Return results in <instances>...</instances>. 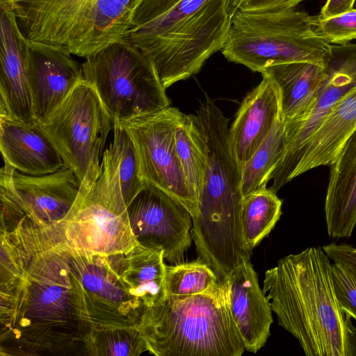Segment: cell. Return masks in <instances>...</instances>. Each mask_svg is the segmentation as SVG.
Here are the masks:
<instances>
[{"label":"cell","mask_w":356,"mask_h":356,"mask_svg":"<svg viewBox=\"0 0 356 356\" xmlns=\"http://www.w3.org/2000/svg\"><path fill=\"white\" fill-rule=\"evenodd\" d=\"M0 236L20 272L0 292L1 356L84 355L90 325L81 315L60 224L26 216Z\"/></svg>","instance_id":"cell-1"},{"label":"cell","mask_w":356,"mask_h":356,"mask_svg":"<svg viewBox=\"0 0 356 356\" xmlns=\"http://www.w3.org/2000/svg\"><path fill=\"white\" fill-rule=\"evenodd\" d=\"M332 260L312 246L265 273L263 293L278 324L307 356H356V328L338 300Z\"/></svg>","instance_id":"cell-2"},{"label":"cell","mask_w":356,"mask_h":356,"mask_svg":"<svg viewBox=\"0 0 356 356\" xmlns=\"http://www.w3.org/2000/svg\"><path fill=\"white\" fill-rule=\"evenodd\" d=\"M194 115L207 165L191 237L199 259L214 269L231 268L251 256L243 234L241 166L230 143L228 119L214 102L206 96Z\"/></svg>","instance_id":"cell-3"},{"label":"cell","mask_w":356,"mask_h":356,"mask_svg":"<svg viewBox=\"0 0 356 356\" xmlns=\"http://www.w3.org/2000/svg\"><path fill=\"white\" fill-rule=\"evenodd\" d=\"M157 356H241L245 346L232 317L226 280L192 296H167L136 325Z\"/></svg>","instance_id":"cell-4"},{"label":"cell","mask_w":356,"mask_h":356,"mask_svg":"<svg viewBox=\"0 0 356 356\" xmlns=\"http://www.w3.org/2000/svg\"><path fill=\"white\" fill-rule=\"evenodd\" d=\"M228 0H181L156 18L136 26L127 37L153 63L167 89L201 70L220 50L231 17Z\"/></svg>","instance_id":"cell-5"},{"label":"cell","mask_w":356,"mask_h":356,"mask_svg":"<svg viewBox=\"0 0 356 356\" xmlns=\"http://www.w3.org/2000/svg\"><path fill=\"white\" fill-rule=\"evenodd\" d=\"M29 41L58 44L87 58L127 38L142 0H10Z\"/></svg>","instance_id":"cell-6"},{"label":"cell","mask_w":356,"mask_h":356,"mask_svg":"<svg viewBox=\"0 0 356 356\" xmlns=\"http://www.w3.org/2000/svg\"><path fill=\"white\" fill-rule=\"evenodd\" d=\"M331 44L316 35L313 16L295 9L282 12L238 10L231 17L220 49L227 60L253 72L288 62L306 61L327 67Z\"/></svg>","instance_id":"cell-7"},{"label":"cell","mask_w":356,"mask_h":356,"mask_svg":"<svg viewBox=\"0 0 356 356\" xmlns=\"http://www.w3.org/2000/svg\"><path fill=\"white\" fill-rule=\"evenodd\" d=\"M82 72L114 124L170 105L151 59L128 38L86 58Z\"/></svg>","instance_id":"cell-8"},{"label":"cell","mask_w":356,"mask_h":356,"mask_svg":"<svg viewBox=\"0 0 356 356\" xmlns=\"http://www.w3.org/2000/svg\"><path fill=\"white\" fill-rule=\"evenodd\" d=\"M38 121L65 165L77 177L79 194L88 192L99 176L101 156L114 127L94 87L83 78L50 115Z\"/></svg>","instance_id":"cell-9"},{"label":"cell","mask_w":356,"mask_h":356,"mask_svg":"<svg viewBox=\"0 0 356 356\" xmlns=\"http://www.w3.org/2000/svg\"><path fill=\"white\" fill-rule=\"evenodd\" d=\"M118 254H90L70 247L79 310L90 326L136 327L145 309L120 275Z\"/></svg>","instance_id":"cell-10"},{"label":"cell","mask_w":356,"mask_h":356,"mask_svg":"<svg viewBox=\"0 0 356 356\" xmlns=\"http://www.w3.org/2000/svg\"><path fill=\"white\" fill-rule=\"evenodd\" d=\"M183 113L168 106L120 123L131 139L146 182L179 202L193 217L197 200L191 192L175 148V131Z\"/></svg>","instance_id":"cell-11"},{"label":"cell","mask_w":356,"mask_h":356,"mask_svg":"<svg viewBox=\"0 0 356 356\" xmlns=\"http://www.w3.org/2000/svg\"><path fill=\"white\" fill-rule=\"evenodd\" d=\"M60 224L67 242L76 251L112 255L126 253L138 244L124 197L97 180L88 192L79 194Z\"/></svg>","instance_id":"cell-12"},{"label":"cell","mask_w":356,"mask_h":356,"mask_svg":"<svg viewBox=\"0 0 356 356\" xmlns=\"http://www.w3.org/2000/svg\"><path fill=\"white\" fill-rule=\"evenodd\" d=\"M138 244L163 252L171 264L183 262L191 243L192 216L177 200L147 184L127 206Z\"/></svg>","instance_id":"cell-13"},{"label":"cell","mask_w":356,"mask_h":356,"mask_svg":"<svg viewBox=\"0 0 356 356\" xmlns=\"http://www.w3.org/2000/svg\"><path fill=\"white\" fill-rule=\"evenodd\" d=\"M0 115L24 122L38 120L29 76V40L10 0H0Z\"/></svg>","instance_id":"cell-14"},{"label":"cell","mask_w":356,"mask_h":356,"mask_svg":"<svg viewBox=\"0 0 356 356\" xmlns=\"http://www.w3.org/2000/svg\"><path fill=\"white\" fill-rule=\"evenodd\" d=\"M356 130V86L326 113L287 166L272 179L275 193L285 184L315 168L330 165Z\"/></svg>","instance_id":"cell-15"},{"label":"cell","mask_w":356,"mask_h":356,"mask_svg":"<svg viewBox=\"0 0 356 356\" xmlns=\"http://www.w3.org/2000/svg\"><path fill=\"white\" fill-rule=\"evenodd\" d=\"M64 47L29 41V76L38 120L50 115L83 78L82 65Z\"/></svg>","instance_id":"cell-16"},{"label":"cell","mask_w":356,"mask_h":356,"mask_svg":"<svg viewBox=\"0 0 356 356\" xmlns=\"http://www.w3.org/2000/svg\"><path fill=\"white\" fill-rule=\"evenodd\" d=\"M10 179L26 216L43 226L57 225L67 217L81 187L74 172L65 165L42 175H26L11 167Z\"/></svg>","instance_id":"cell-17"},{"label":"cell","mask_w":356,"mask_h":356,"mask_svg":"<svg viewBox=\"0 0 356 356\" xmlns=\"http://www.w3.org/2000/svg\"><path fill=\"white\" fill-rule=\"evenodd\" d=\"M328 77L307 118L297 124L285 123V144L271 179L290 163L329 110L356 86V44H331Z\"/></svg>","instance_id":"cell-18"},{"label":"cell","mask_w":356,"mask_h":356,"mask_svg":"<svg viewBox=\"0 0 356 356\" xmlns=\"http://www.w3.org/2000/svg\"><path fill=\"white\" fill-rule=\"evenodd\" d=\"M226 285L229 309L245 349L256 353L266 343L273 320V311L250 260L232 270Z\"/></svg>","instance_id":"cell-19"},{"label":"cell","mask_w":356,"mask_h":356,"mask_svg":"<svg viewBox=\"0 0 356 356\" xmlns=\"http://www.w3.org/2000/svg\"><path fill=\"white\" fill-rule=\"evenodd\" d=\"M243 100L229 128V139L239 165L243 167L284 118L280 88L268 74Z\"/></svg>","instance_id":"cell-20"},{"label":"cell","mask_w":356,"mask_h":356,"mask_svg":"<svg viewBox=\"0 0 356 356\" xmlns=\"http://www.w3.org/2000/svg\"><path fill=\"white\" fill-rule=\"evenodd\" d=\"M0 148L4 163L26 175H45L65 165L38 120L24 122L0 115Z\"/></svg>","instance_id":"cell-21"},{"label":"cell","mask_w":356,"mask_h":356,"mask_svg":"<svg viewBox=\"0 0 356 356\" xmlns=\"http://www.w3.org/2000/svg\"><path fill=\"white\" fill-rule=\"evenodd\" d=\"M330 166L324 207L327 233L347 238L356 225V130Z\"/></svg>","instance_id":"cell-22"},{"label":"cell","mask_w":356,"mask_h":356,"mask_svg":"<svg viewBox=\"0 0 356 356\" xmlns=\"http://www.w3.org/2000/svg\"><path fill=\"white\" fill-rule=\"evenodd\" d=\"M261 73L269 75L277 84L287 124H297L307 118L328 77L327 67L306 61L271 65Z\"/></svg>","instance_id":"cell-23"},{"label":"cell","mask_w":356,"mask_h":356,"mask_svg":"<svg viewBox=\"0 0 356 356\" xmlns=\"http://www.w3.org/2000/svg\"><path fill=\"white\" fill-rule=\"evenodd\" d=\"M163 252L137 244L131 250L118 254L120 275L146 308L166 297L165 266Z\"/></svg>","instance_id":"cell-24"},{"label":"cell","mask_w":356,"mask_h":356,"mask_svg":"<svg viewBox=\"0 0 356 356\" xmlns=\"http://www.w3.org/2000/svg\"><path fill=\"white\" fill-rule=\"evenodd\" d=\"M113 130V142L102 155L97 180L122 195L128 206L147 184L129 136L118 124Z\"/></svg>","instance_id":"cell-25"},{"label":"cell","mask_w":356,"mask_h":356,"mask_svg":"<svg viewBox=\"0 0 356 356\" xmlns=\"http://www.w3.org/2000/svg\"><path fill=\"white\" fill-rule=\"evenodd\" d=\"M285 123L278 120L247 163L241 168L243 197L267 188L284 152Z\"/></svg>","instance_id":"cell-26"},{"label":"cell","mask_w":356,"mask_h":356,"mask_svg":"<svg viewBox=\"0 0 356 356\" xmlns=\"http://www.w3.org/2000/svg\"><path fill=\"white\" fill-rule=\"evenodd\" d=\"M175 148L187 184L197 200L204 184L207 156L194 114H183L175 131Z\"/></svg>","instance_id":"cell-27"},{"label":"cell","mask_w":356,"mask_h":356,"mask_svg":"<svg viewBox=\"0 0 356 356\" xmlns=\"http://www.w3.org/2000/svg\"><path fill=\"white\" fill-rule=\"evenodd\" d=\"M282 201L270 188L243 197L241 211L244 241L252 252L268 236L282 215Z\"/></svg>","instance_id":"cell-28"},{"label":"cell","mask_w":356,"mask_h":356,"mask_svg":"<svg viewBox=\"0 0 356 356\" xmlns=\"http://www.w3.org/2000/svg\"><path fill=\"white\" fill-rule=\"evenodd\" d=\"M83 347L84 355L88 356H139L148 351L136 326L91 325Z\"/></svg>","instance_id":"cell-29"},{"label":"cell","mask_w":356,"mask_h":356,"mask_svg":"<svg viewBox=\"0 0 356 356\" xmlns=\"http://www.w3.org/2000/svg\"><path fill=\"white\" fill-rule=\"evenodd\" d=\"M218 282L213 269L200 259L165 266L167 296H192L204 293Z\"/></svg>","instance_id":"cell-30"},{"label":"cell","mask_w":356,"mask_h":356,"mask_svg":"<svg viewBox=\"0 0 356 356\" xmlns=\"http://www.w3.org/2000/svg\"><path fill=\"white\" fill-rule=\"evenodd\" d=\"M313 30L329 44H347L356 39V9L327 17L313 16Z\"/></svg>","instance_id":"cell-31"},{"label":"cell","mask_w":356,"mask_h":356,"mask_svg":"<svg viewBox=\"0 0 356 356\" xmlns=\"http://www.w3.org/2000/svg\"><path fill=\"white\" fill-rule=\"evenodd\" d=\"M332 274L337 296L342 309L356 320V273L333 262Z\"/></svg>","instance_id":"cell-32"},{"label":"cell","mask_w":356,"mask_h":356,"mask_svg":"<svg viewBox=\"0 0 356 356\" xmlns=\"http://www.w3.org/2000/svg\"><path fill=\"white\" fill-rule=\"evenodd\" d=\"M180 1L142 0L134 11L132 19V28L156 18L173 8Z\"/></svg>","instance_id":"cell-33"},{"label":"cell","mask_w":356,"mask_h":356,"mask_svg":"<svg viewBox=\"0 0 356 356\" xmlns=\"http://www.w3.org/2000/svg\"><path fill=\"white\" fill-rule=\"evenodd\" d=\"M304 0H244L239 10L251 12H282L293 10Z\"/></svg>","instance_id":"cell-34"},{"label":"cell","mask_w":356,"mask_h":356,"mask_svg":"<svg viewBox=\"0 0 356 356\" xmlns=\"http://www.w3.org/2000/svg\"><path fill=\"white\" fill-rule=\"evenodd\" d=\"M332 261L356 273V248L346 243H330L322 247Z\"/></svg>","instance_id":"cell-35"},{"label":"cell","mask_w":356,"mask_h":356,"mask_svg":"<svg viewBox=\"0 0 356 356\" xmlns=\"http://www.w3.org/2000/svg\"><path fill=\"white\" fill-rule=\"evenodd\" d=\"M355 0H327L320 15L324 17L337 15L353 8Z\"/></svg>","instance_id":"cell-36"},{"label":"cell","mask_w":356,"mask_h":356,"mask_svg":"<svg viewBox=\"0 0 356 356\" xmlns=\"http://www.w3.org/2000/svg\"><path fill=\"white\" fill-rule=\"evenodd\" d=\"M243 1L244 0H228L227 12L230 17H232L236 11L239 10Z\"/></svg>","instance_id":"cell-37"}]
</instances>
